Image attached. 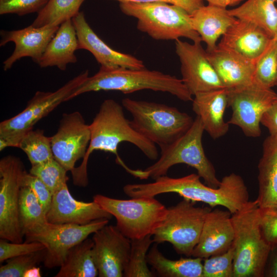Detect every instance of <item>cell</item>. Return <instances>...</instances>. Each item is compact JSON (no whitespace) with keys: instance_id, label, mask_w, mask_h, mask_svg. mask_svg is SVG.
I'll return each instance as SVG.
<instances>
[{"instance_id":"7c38bea8","label":"cell","mask_w":277,"mask_h":277,"mask_svg":"<svg viewBox=\"0 0 277 277\" xmlns=\"http://www.w3.org/2000/svg\"><path fill=\"white\" fill-rule=\"evenodd\" d=\"M276 97L277 94L271 88L254 82L228 89V106L232 110L228 123L239 127L247 136H260L262 117Z\"/></svg>"},{"instance_id":"ee69618b","label":"cell","mask_w":277,"mask_h":277,"mask_svg":"<svg viewBox=\"0 0 277 277\" xmlns=\"http://www.w3.org/2000/svg\"><path fill=\"white\" fill-rule=\"evenodd\" d=\"M268 259L269 262L265 275L269 277H277V247L271 250Z\"/></svg>"},{"instance_id":"5b68a950","label":"cell","mask_w":277,"mask_h":277,"mask_svg":"<svg viewBox=\"0 0 277 277\" xmlns=\"http://www.w3.org/2000/svg\"><path fill=\"white\" fill-rule=\"evenodd\" d=\"M205 131L201 118L196 116L190 128L183 135L169 146L161 149L157 161L144 170L138 169L137 178L151 177L153 180L167 174L174 165L184 164L196 170L197 174L206 185L217 188L221 181L216 176L215 170L206 156L202 144Z\"/></svg>"},{"instance_id":"7bdbcfd3","label":"cell","mask_w":277,"mask_h":277,"mask_svg":"<svg viewBox=\"0 0 277 277\" xmlns=\"http://www.w3.org/2000/svg\"><path fill=\"white\" fill-rule=\"evenodd\" d=\"M261 124L267 128L270 135L277 136V97L263 114Z\"/></svg>"},{"instance_id":"83f0119b","label":"cell","mask_w":277,"mask_h":277,"mask_svg":"<svg viewBox=\"0 0 277 277\" xmlns=\"http://www.w3.org/2000/svg\"><path fill=\"white\" fill-rule=\"evenodd\" d=\"M157 244L153 245L147 255V262L162 277H203L202 259L181 258L171 260L159 250Z\"/></svg>"},{"instance_id":"d4e9b609","label":"cell","mask_w":277,"mask_h":277,"mask_svg":"<svg viewBox=\"0 0 277 277\" xmlns=\"http://www.w3.org/2000/svg\"><path fill=\"white\" fill-rule=\"evenodd\" d=\"M190 16L193 29L207 45V52L216 48L219 37L237 20L226 8L209 4L202 6Z\"/></svg>"},{"instance_id":"603a6c76","label":"cell","mask_w":277,"mask_h":277,"mask_svg":"<svg viewBox=\"0 0 277 277\" xmlns=\"http://www.w3.org/2000/svg\"><path fill=\"white\" fill-rule=\"evenodd\" d=\"M194 96L192 110L201 118L205 131L214 140L225 135L229 128L224 119L228 106V89L201 92Z\"/></svg>"},{"instance_id":"836d02e7","label":"cell","mask_w":277,"mask_h":277,"mask_svg":"<svg viewBox=\"0 0 277 277\" xmlns=\"http://www.w3.org/2000/svg\"><path fill=\"white\" fill-rule=\"evenodd\" d=\"M152 235L140 239L131 240V250L127 266L124 271L126 277H152L153 273L148 267L147 255L153 243Z\"/></svg>"},{"instance_id":"4316f807","label":"cell","mask_w":277,"mask_h":277,"mask_svg":"<svg viewBox=\"0 0 277 277\" xmlns=\"http://www.w3.org/2000/svg\"><path fill=\"white\" fill-rule=\"evenodd\" d=\"M276 3L277 0H247L228 11L237 19L260 27L273 38L277 29Z\"/></svg>"},{"instance_id":"30bf717a","label":"cell","mask_w":277,"mask_h":277,"mask_svg":"<svg viewBox=\"0 0 277 277\" xmlns=\"http://www.w3.org/2000/svg\"><path fill=\"white\" fill-rule=\"evenodd\" d=\"M195 203L183 199L168 208L166 219L153 235L156 244L168 242L180 254L191 256L197 244L209 207H196Z\"/></svg>"},{"instance_id":"52a82bcc","label":"cell","mask_w":277,"mask_h":277,"mask_svg":"<svg viewBox=\"0 0 277 277\" xmlns=\"http://www.w3.org/2000/svg\"><path fill=\"white\" fill-rule=\"evenodd\" d=\"M121 11L137 19V29L155 40L187 38L201 42L192 27L191 16L183 8L165 3H120Z\"/></svg>"},{"instance_id":"c3c4849f","label":"cell","mask_w":277,"mask_h":277,"mask_svg":"<svg viewBox=\"0 0 277 277\" xmlns=\"http://www.w3.org/2000/svg\"><path fill=\"white\" fill-rule=\"evenodd\" d=\"M275 86H277V79H276V83H275Z\"/></svg>"},{"instance_id":"f6af8a7d","label":"cell","mask_w":277,"mask_h":277,"mask_svg":"<svg viewBox=\"0 0 277 277\" xmlns=\"http://www.w3.org/2000/svg\"><path fill=\"white\" fill-rule=\"evenodd\" d=\"M208 3L209 5L226 8L228 6H234L239 4L244 0H203Z\"/></svg>"},{"instance_id":"cb8c5ba5","label":"cell","mask_w":277,"mask_h":277,"mask_svg":"<svg viewBox=\"0 0 277 277\" xmlns=\"http://www.w3.org/2000/svg\"><path fill=\"white\" fill-rule=\"evenodd\" d=\"M258 167L255 201L260 209L277 211V136L269 135L264 140Z\"/></svg>"},{"instance_id":"2e32d148","label":"cell","mask_w":277,"mask_h":277,"mask_svg":"<svg viewBox=\"0 0 277 277\" xmlns=\"http://www.w3.org/2000/svg\"><path fill=\"white\" fill-rule=\"evenodd\" d=\"M93 255L100 277H122L128 264L131 240L108 224L93 233Z\"/></svg>"},{"instance_id":"f546056e","label":"cell","mask_w":277,"mask_h":277,"mask_svg":"<svg viewBox=\"0 0 277 277\" xmlns=\"http://www.w3.org/2000/svg\"><path fill=\"white\" fill-rule=\"evenodd\" d=\"M94 242L87 238L68 251L55 277H95L98 271L93 255Z\"/></svg>"},{"instance_id":"7dc6e473","label":"cell","mask_w":277,"mask_h":277,"mask_svg":"<svg viewBox=\"0 0 277 277\" xmlns=\"http://www.w3.org/2000/svg\"><path fill=\"white\" fill-rule=\"evenodd\" d=\"M273 38L277 42V29H276V30L275 36H274Z\"/></svg>"},{"instance_id":"1f68e13d","label":"cell","mask_w":277,"mask_h":277,"mask_svg":"<svg viewBox=\"0 0 277 277\" xmlns=\"http://www.w3.org/2000/svg\"><path fill=\"white\" fill-rule=\"evenodd\" d=\"M18 147L26 154L31 166L54 158L51 138L45 136L43 130L31 129L27 132L21 139Z\"/></svg>"},{"instance_id":"277c9868","label":"cell","mask_w":277,"mask_h":277,"mask_svg":"<svg viewBox=\"0 0 277 277\" xmlns=\"http://www.w3.org/2000/svg\"><path fill=\"white\" fill-rule=\"evenodd\" d=\"M234 237V277H263L271 248L262 235L260 209L256 201H249L231 214Z\"/></svg>"},{"instance_id":"6da1fadb","label":"cell","mask_w":277,"mask_h":277,"mask_svg":"<svg viewBox=\"0 0 277 277\" xmlns=\"http://www.w3.org/2000/svg\"><path fill=\"white\" fill-rule=\"evenodd\" d=\"M124 107L112 99L101 104L98 112L89 125L91 138L81 165L71 172L73 184L85 187L88 185L87 163L94 151L101 150L115 155L116 162L128 173L135 176L136 169L127 166L120 156L118 147L122 142L131 143L149 159L156 160L159 152L155 144L140 134L125 116Z\"/></svg>"},{"instance_id":"ab89813d","label":"cell","mask_w":277,"mask_h":277,"mask_svg":"<svg viewBox=\"0 0 277 277\" xmlns=\"http://www.w3.org/2000/svg\"><path fill=\"white\" fill-rule=\"evenodd\" d=\"M260 226L263 238L271 250L276 248L277 211L260 209Z\"/></svg>"},{"instance_id":"3957f363","label":"cell","mask_w":277,"mask_h":277,"mask_svg":"<svg viewBox=\"0 0 277 277\" xmlns=\"http://www.w3.org/2000/svg\"><path fill=\"white\" fill-rule=\"evenodd\" d=\"M143 90L169 93L184 101H192L190 93L181 79L156 70L142 69L100 68L92 76H88L67 99L91 91H118L124 94Z\"/></svg>"},{"instance_id":"5bb4252c","label":"cell","mask_w":277,"mask_h":277,"mask_svg":"<svg viewBox=\"0 0 277 277\" xmlns=\"http://www.w3.org/2000/svg\"><path fill=\"white\" fill-rule=\"evenodd\" d=\"M175 50L181 63V80L192 96L225 88L201 42L190 44L179 39L175 41Z\"/></svg>"},{"instance_id":"60d3db41","label":"cell","mask_w":277,"mask_h":277,"mask_svg":"<svg viewBox=\"0 0 277 277\" xmlns=\"http://www.w3.org/2000/svg\"><path fill=\"white\" fill-rule=\"evenodd\" d=\"M23 186H27L32 190L46 214L52 198V193L47 186L37 177L26 172L22 180Z\"/></svg>"},{"instance_id":"7a4b0ae2","label":"cell","mask_w":277,"mask_h":277,"mask_svg":"<svg viewBox=\"0 0 277 277\" xmlns=\"http://www.w3.org/2000/svg\"><path fill=\"white\" fill-rule=\"evenodd\" d=\"M200 179V176L194 173L178 178L165 175L151 183L130 184L127 193L131 197H138L175 193L193 202L205 203L211 208L223 206L231 214L241 210L249 201L248 191L243 179L235 173L224 176L217 188L202 183Z\"/></svg>"},{"instance_id":"e575fe53","label":"cell","mask_w":277,"mask_h":277,"mask_svg":"<svg viewBox=\"0 0 277 277\" xmlns=\"http://www.w3.org/2000/svg\"><path fill=\"white\" fill-rule=\"evenodd\" d=\"M29 173L40 179L53 193L68 180L67 171L54 158L32 165Z\"/></svg>"},{"instance_id":"8fae6325","label":"cell","mask_w":277,"mask_h":277,"mask_svg":"<svg viewBox=\"0 0 277 277\" xmlns=\"http://www.w3.org/2000/svg\"><path fill=\"white\" fill-rule=\"evenodd\" d=\"M26 172L16 156L8 155L0 160V238L11 242H23L18 207Z\"/></svg>"},{"instance_id":"74e56055","label":"cell","mask_w":277,"mask_h":277,"mask_svg":"<svg viewBox=\"0 0 277 277\" xmlns=\"http://www.w3.org/2000/svg\"><path fill=\"white\" fill-rule=\"evenodd\" d=\"M49 0H0V14L23 16L39 12Z\"/></svg>"},{"instance_id":"484cf974","label":"cell","mask_w":277,"mask_h":277,"mask_svg":"<svg viewBox=\"0 0 277 277\" xmlns=\"http://www.w3.org/2000/svg\"><path fill=\"white\" fill-rule=\"evenodd\" d=\"M78 48L74 26L72 19L67 20L60 25L37 64L41 68L56 66L65 70L69 64L77 62L75 52Z\"/></svg>"},{"instance_id":"d6a6232c","label":"cell","mask_w":277,"mask_h":277,"mask_svg":"<svg viewBox=\"0 0 277 277\" xmlns=\"http://www.w3.org/2000/svg\"><path fill=\"white\" fill-rule=\"evenodd\" d=\"M277 79V42L272 38L263 53L254 62L253 82L271 88Z\"/></svg>"},{"instance_id":"bcb514c9","label":"cell","mask_w":277,"mask_h":277,"mask_svg":"<svg viewBox=\"0 0 277 277\" xmlns=\"http://www.w3.org/2000/svg\"><path fill=\"white\" fill-rule=\"evenodd\" d=\"M41 276L40 268L37 266L29 269L24 274V277H41Z\"/></svg>"},{"instance_id":"9a60e30c","label":"cell","mask_w":277,"mask_h":277,"mask_svg":"<svg viewBox=\"0 0 277 277\" xmlns=\"http://www.w3.org/2000/svg\"><path fill=\"white\" fill-rule=\"evenodd\" d=\"M51 138L54 158L67 171L72 172L88 148L91 138L89 125L78 111L63 113L57 131Z\"/></svg>"},{"instance_id":"f1b7e54d","label":"cell","mask_w":277,"mask_h":277,"mask_svg":"<svg viewBox=\"0 0 277 277\" xmlns=\"http://www.w3.org/2000/svg\"><path fill=\"white\" fill-rule=\"evenodd\" d=\"M19 220L25 241L45 230L50 225L46 214L32 190L22 187L19 200Z\"/></svg>"},{"instance_id":"4fadbf2b","label":"cell","mask_w":277,"mask_h":277,"mask_svg":"<svg viewBox=\"0 0 277 277\" xmlns=\"http://www.w3.org/2000/svg\"><path fill=\"white\" fill-rule=\"evenodd\" d=\"M108 222V219H100L83 225L50 223L45 231L26 242L38 241L46 247V253L43 262L46 268L60 267L71 248Z\"/></svg>"},{"instance_id":"d6986e66","label":"cell","mask_w":277,"mask_h":277,"mask_svg":"<svg viewBox=\"0 0 277 277\" xmlns=\"http://www.w3.org/2000/svg\"><path fill=\"white\" fill-rule=\"evenodd\" d=\"M60 26L46 25L12 31L1 30L0 46L13 42L15 48L11 55L3 62L5 71L10 69L18 60L25 57L31 58L37 64Z\"/></svg>"},{"instance_id":"d590c367","label":"cell","mask_w":277,"mask_h":277,"mask_svg":"<svg viewBox=\"0 0 277 277\" xmlns=\"http://www.w3.org/2000/svg\"><path fill=\"white\" fill-rule=\"evenodd\" d=\"M46 253L44 249L7 260L0 267V276L24 277L27 270L43 262Z\"/></svg>"},{"instance_id":"8992f818","label":"cell","mask_w":277,"mask_h":277,"mask_svg":"<svg viewBox=\"0 0 277 277\" xmlns=\"http://www.w3.org/2000/svg\"><path fill=\"white\" fill-rule=\"evenodd\" d=\"M122 105L131 115L135 130L161 149L183 135L194 122L187 113L164 104L125 98Z\"/></svg>"},{"instance_id":"4dcf8cb0","label":"cell","mask_w":277,"mask_h":277,"mask_svg":"<svg viewBox=\"0 0 277 277\" xmlns=\"http://www.w3.org/2000/svg\"><path fill=\"white\" fill-rule=\"evenodd\" d=\"M85 0H49L38 12L32 24L35 27L51 25L60 26L72 19L80 11V8Z\"/></svg>"},{"instance_id":"ac0fdd59","label":"cell","mask_w":277,"mask_h":277,"mask_svg":"<svg viewBox=\"0 0 277 277\" xmlns=\"http://www.w3.org/2000/svg\"><path fill=\"white\" fill-rule=\"evenodd\" d=\"M112 215L94 201L85 202L74 199L65 183L52 194L46 213L48 222L54 224L85 225L100 219H111Z\"/></svg>"},{"instance_id":"8d00e7d4","label":"cell","mask_w":277,"mask_h":277,"mask_svg":"<svg viewBox=\"0 0 277 277\" xmlns=\"http://www.w3.org/2000/svg\"><path fill=\"white\" fill-rule=\"evenodd\" d=\"M234 247L204 259L203 277H234Z\"/></svg>"},{"instance_id":"44dd1931","label":"cell","mask_w":277,"mask_h":277,"mask_svg":"<svg viewBox=\"0 0 277 277\" xmlns=\"http://www.w3.org/2000/svg\"><path fill=\"white\" fill-rule=\"evenodd\" d=\"M206 52L225 88L233 89L253 83L254 61L231 49L217 45L213 50Z\"/></svg>"},{"instance_id":"ffe728a7","label":"cell","mask_w":277,"mask_h":277,"mask_svg":"<svg viewBox=\"0 0 277 277\" xmlns=\"http://www.w3.org/2000/svg\"><path fill=\"white\" fill-rule=\"evenodd\" d=\"M234 237L231 213L219 209L211 210L205 218L191 256L205 259L222 254L232 246Z\"/></svg>"},{"instance_id":"f35d334b","label":"cell","mask_w":277,"mask_h":277,"mask_svg":"<svg viewBox=\"0 0 277 277\" xmlns=\"http://www.w3.org/2000/svg\"><path fill=\"white\" fill-rule=\"evenodd\" d=\"M5 239L0 240V262L18 256L46 249L43 244L38 241L24 243H9Z\"/></svg>"},{"instance_id":"e0dca14e","label":"cell","mask_w":277,"mask_h":277,"mask_svg":"<svg viewBox=\"0 0 277 277\" xmlns=\"http://www.w3.org/2000/svg\"><path fill=\"white\" fill-rule=\"evenodd\" d=\"M72 21L76 32L78 49L89 51L100 64V68L107 69L145 68L142 60L115 50L107 45L90 27L83 12H80Z\"/></svg>"},{"instance_id":"ba28073f","label":"cell","mask_w":277,"mask_h":277,"mask_svg":"<svg viewBox=\"0 0 277 277\" xmlns=\"http://www.w3.org/2000/svg\"><path fill=\"white\" fill-rule=\"evenodd\" d=\"M93 201L115 217L117 228L131 240L153 235L168 211V208L154 197L120 200L97 194L93 197Z\"/></svg>"},{"instance_id":"7402d4cb","label":"cell","mask_w":277,"mask_h":277,"mask_svg":"<svg viewBox=\"0 0 277 277\" xmlns=\"http://www.w3.org/2000/svg\"><path fill=\"white\" fill-rule=\"evenodd\" d=\"M272 39L260 27L237 19L222 36L217 46L231 49L255 62Z\"/></svg>"},{"instance_id":"9c48e42d","label":"cell","mask_w":277,"mask_h":277,"mask_svg":"<svg viewBox=\"0 0 277 277\" xmlns=\"http://www.w3.org/2000/svg\"><path fill=\"white\" fill-rule=\"evenodd\" d=\"M88 76L89 71L85 70L54 92L37 91L23 111L1 122V151L8 147H18L24 135L39 120L61 103L67 101L72 92Z\"/></svg>"},{"instance_id":"b9f144b4","label":"cell","mask_w":277,"mask_h":277,"mask_svg":"<svg viewBox=\"0 0 277 277\" xmlns=\"http://www.w3.org/2000/svg\"><path fill=\"white\" fill-rule=\"evenodd\" d=\"M121 2L165 3L179 6L191 15L197 9L204 6L203 0H114Z\"/></svg>"}]
</instances>
